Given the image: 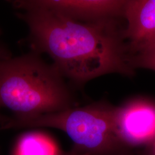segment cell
<instances>
[{
  "mask_svg": "<svg viewBox=\"0 0 155 155\" xmlns=\"http://www.w3.org/2000/svg\"><path fill=\"white\" fill-rule=\"evenodd\" d=\"M10 2L28 27L31 51L50 56L64 78L81 85L109 74L134 75L124 29L115 19L80 21L31 0Z\"/></svg>",
  "mask_w": 155,
  "mask_h": 155,
  "instance_id": "6da1fadb",
  "label": "cell"
},
{
  "mask_svg": "<svg viewBox=\"0 0 155 155\" xmlns=\"http://www.w3.org/2000/svg\"><path fill=\"white\" fill-rule=\"evenodd\" d=\"M75 106L64 78L35 51L0 61V108L27 118Z\"/></svg>",
  "mask_w": 155,
  "mask_h": 155,
  "instance_id": "7a4b0ae2",
  "label": "cell"
},
{
  "mask_svg": "<svg viewBox=\"0 0 155 155\" xmlns=\"http://www.w3.org/2000/svg\"><path fill=\"white\" fill-rule=\"evenodd\" d=\"M116 106L98 102L27 118H8L0 130L50 127L66 133L74 147L90 155H113L130 149L120 139ZM132 150V149H131Z\"/></svg>",
  "mask_w": 155,
  "mask_h": 155,
  "instance_id": "3957f363",
  "label": "cell"
},
{
  "mask_svg": "<svg viewBox=\"0 0 155 155\" xmlns=\"http://www.w3.org/2000/svg\"><path fill=\"white\" fill-rule=\"evenodd\" d=\"M116 127L127 148L148 147L155 139V100L137 97L117 106Z\"/></svg>",
  "mask_w": 155,
  "mask_h": 155,
  "instance_id": "277c9868",
  "label": "cell"
},
{
  "mask_svg": "<svg viewBox=\"0 0 155 155\" xmlns=\"http://www.w3.org/2000/svg\"><path fill=\"white\" fill-rule=\"evenodd\" d=\"M124 37L131 59L155 48V0H127Z\"/></svg>",
  "mask_w": 155,
  "mask_h": 155,
  "instance_id": "5b68a950",
  "label": "cell"
},
{
  "mask_svg": "<svg viewBox=\"0 0 155 155\" xmlns=\"http://www.w3.org/2000/svg\"><path fill=\"white\" fill-rule=\"evenodd\" d=\"M33 4L59 12L84 21L115 19L123 16L124 0H31Z\"/></svg>",
  "mask_w": 155,
  "mask_h": 155,
  "instance_id": "8992f818",
  "label": "cell"
},
{
  "mask_svg": "<svg viewBox=\"0 0 155 155\" xmlns=\"http://www.w3.org/2000/svg\"><path fill=\"white\" fill-rule=\"evenodd\" d=\"M14 155H64V153L49 135L40 131H31L18 138Z\"/></svg>",
  "mask_w": 155,
  "mask_h": 155,
  "instance_id": "52a82bcc",
  "label": "cell"
},
{
  "mask_svg": "<svg viewBox=\"0 0 155 155\" xmlns=\"http://www.w3.org/2000/svg\"><path fill=\"white\" fill-rule=\"evenodd\" d=\"M133 68H142L155 71V48L131 59Z\"/></svg>",
  "mask_w": 155,
  "mask_h": 155,
  "instance_id": "ba28073f",
  "label": "cell"
},
{
  "mask_svg": "<svg viewBox=\"0 0 155 155\" xmlns=\"http://www.w3.org/2000/svg\"><path fill=\"white\" fill-rule=\"evenodd\" d=\"M12 57L11 51L1 39L0 31V61H2Z\"/></svg>",
  "mask_w": 155,
  "mask_h": 155,
  "instance_id": "9c48e42d",
  "label": "cell"
},
{
  "mask_svg": "<svg viewBox=\"0 0 155 155\" xmlns=\"http://www.w3.org/2000/svg\"><path fill=\"white\" fill-rule=\"evenodd\" d=\"M142 155H155V139L148 147L144 149Z\"/></svg>",
  "mask_w": 155,
  "mask_h": 155,
  "instance_id": "30bf717a",
  "label": "cell"
},
{
  "mask_svg": "<svg viewBox=\"0 0 155 155\" xmlns=\"http://www.w3.org/2000/svg\"><path fill=\"white\" fill-rule=\"evenodd\" d=\"M64 155H90L86 153H84L78 150L74 147H72V149L70 151L67 152L66 153H64Z\"/></svg>",
  "mask_w": 155,
  "mask_h": 155,
  "instance_id": "8fae6325",
  "label": "cell"
},
{
  "mask_svg": "<svg viewBox=\"0 0 155 155\" xmlns=\"http://www.w3.org/2000/svg\"><path fill=\"white\" fill-rule=\"evenodd\" d=\"M114 155H139L134 150H127L124 152H122L121 153H118Z\"/></svg>",
  "mask_w": 155,
  "mask_h": 155,
  "instance_id": "7c38bea8",
  "label": "cell"
},
{
  "mask_svg": "<svg viewBox=\"0 0 155 155\" xmlns=\"http://www.w3.org/2000/svg\"><path fill=\"white\" fill-rule=\"evenodd\" d=\"M8 118H6L5 117L3 116L0 113V124H1V126L5 123L6 121L8 120Z\"/></svg>",
  "mask_w": 155,
  "mask_h": 155,
  "instance_id": "4fadbf2b",
  "label": "cell"
}]
</instances>
